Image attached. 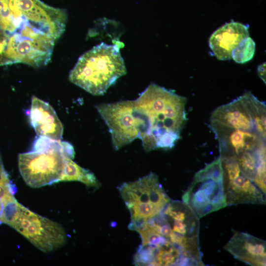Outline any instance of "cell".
I'll list each match as a JSON object with an SVG mask.
<instances>
[{
    "instance_id": "obj_6",
    "label": "cell",
    "mask_w": 266,
    "mask_h": 266,
    "mask_svg": "<svg viewBox=\"0 0 266 266\" xmlns=\"http://www.w3.org/2000/svg\"><path fill=\"white\" fill-rule=\"evenodd\" d=\"M182 199L199 218L227 206L220 157L195 173Z\"/></svg>"
},
{
    "instance_id": "obj_18",
    "label": "cell",
    "mask_w": 266,
    "mask_h": 266,
    "mask_svg": "<svg viewBox=\"0 0 266 266\" xmlns=\"http://www.w3.org/2000/svg\"><path fill=\"white\" fill-rule=\"evenodd\" d=\"M18 28V24L9 8V0H0V30L8 35Z\"/></svg>"
},
{
    "instance_id": "obj_10",
    "label": "cell",
    "mask_w": 266,
    "mask_h": 266,
    "mask_svg": "<svg viewBox=\"0 0 266 266\" xmlns=\"http://www.w3.org/2000/svg\"><path fill=\"white\" fill-rule=\"evenodd\" d=\"M96 107L108 128L115 150L139 138L143 130V121L133 100L102 103Z\"/></svg>"
},
{
    "instance_id": "obj_15",
    "label": "cell",
    "mask_w": 266,
    "mask_h": 266,
    "mask_svg": "<svg viewBox=\"0 0 266 266\" xmlns=\"http://www.w3.org/2000/svg\"><path fill=\"white\" fill-rule=\"evenodd\" d=\"M248 36V25L232 21L212 33L209 39V46L218 60H228L232 58L233 51L243 39Z\"/></svg>"
},
{
    "instance_id": "obj_16",
    "label": "cell",
    "mask_w": 266,
    "mask_h": 266,
    "mask_svg": "<svg viewBox=\"0 0 266 266\" xmlns=\"http://www.w3.org/2000/svg\"><path fill=\"white\" fill-rule=\"evenodd\" d=\"M72 160L68 158L66 159L64 172L59 182L79 181L87 186L98 188L100 184L94 174L81 167Z\"/></svg>"
},
{
    "instance_id": "obj_5",
    "label": "cell",
    "mask_w": 266,
    "mask_h": 266,
    "mask_svg": "<svg viewBox=\"0 0 266 266\" xmlns=\"http://www.w3.org/2000/svg\"><path fill=\"white\" fill-rule=\"evenodd\" d=\"M266 106L250 92L216 108L210 118L213 131L239 130L266 136Z\"/></svg>"
},
{
    "instance_id": "obj_19",
    "label": "cell",
    "mask_w": 266,
    "mask_h": 266,
    "mask_svg": "<svg viewBox=\"0 0 266 266\" xmlns=\"http://www.w3.org/2000/svg\"><path fill=\"white\" fill-rule=\"evenodd\" d=\"M8 34L0 30V66L12 64L6 55Z\"/></svg>"
},
{
    "instance_id": "obj_2",
    "label": "cell",
    "mask_w": 266,
    "mask_h": 266,
    "mask_svg": "<svg viewBox=\"0 0 266 266\" xmlns=\"http://www.w3.org/2000/svg\"><path fill=\"white\" fill-rule=\"evenodd\" d=\"M126 72L119 47L101 42L79 57L69 80L92 95H102Z\"/></svg>"
},
{
    "instance_id": "obj_8",
    "label": "cell",
    "mask_w": 266,
    "mask_h": 266,
    "mask_svg": "<svg viewBox=\"0 0 266 266\" xmlns=\"http://www.w3.org/2000/svg\"><path fill=\"white\" fill-rule=\"evenodd\" d=\"M7 225L44 252L57 250L66 241V233L60 224L36 214L19 202Z\"/></svg>"
},
{
    "instance_id": "obj_3",
    "label": "cell",
    "mask_w": 266,
    "mask_h": 266,
    "mask_svg": "<svg viewBox=\"0 0 266 266\" xmlns=\"http://www.w3.org/2000/svg\"><path fill=\"white\" fill-rule=\"evenodd\" d=\"M75 151L67 141L39 136L31 151L19 154L18 167L26 183L39 188L59 182L66 159H73Z\"/></svg>"
},
{
    "instance_id": "obj_9",
    "label": "cell",
    "mask_w": 266,
    "mask_h": 266,
    "mask_svg": "<svg viewBox=\"0 0 266 266\" xmlns=\"http://www.w3.org/2000/svg\"><path fill=\"white\" fill-rule=\"evenodd\" d=\"M56 40L39 29L24 25L8 35L6 55L11 64L45 66L51 60Z\"/></svg>"
},
{
    "instance_id": "obj_14",
    "label": "cell",
    "mask_w": 266,
    "mask_h": 266,
    "mask_svg": "<svg viewBox=\"0 0 266 266\" xmlns=\"http://www.w3.org/2000/svg\"><path fill=\"white\" fill-rule=\"evenodd\" d=\"M29 116L31 124L38 136L55 140L61 139L63 124L48 102L33 97Z\"/></svg>"
},
{
    "instance_id": "obj_11",
    "label": "cell",
    "mask_w": 266,
    "mask_h": 266,
    "mask_svg": "<svg viewBox=\"0 0 266 266\" xmlns=\"http://www.w3.org/2000/svg\"><path fill=\"white\" fill-rule=\"evenodd\" d=\"M9 8L19 25L28 23L57 40L65 30L67 14L64 9L49 6L40 0H9Z\"/></svg>"
},
{
    "instance_id": "obj_12",
    "label": "cell",
    "mask_w": 266,
    "mask_h": 266,
    "mask_svg": "<svg viewBox=\"0 0 266 266\" xmlns=\"http://www.w3.org/2000/svg\"><path fill=\"white\" fill-rule=\"evenodd\" d=\"M228 205L266 204V195L241 170L234 157L220 155Z\"/></svg>"
},
{
    "instance_id": "obj_7",
    "label": "cell",
    "mask_w": 266,
    "mask_h": 266,
    "mask_svg": "<svg viewBox=\"0 0 266 266\" xmlns=\"http://www.w3.org/2000/svg\"><path fill=\"white\" fill-rule=\"evenodd\" d=\"M132 223L146 222L160 214L170 201L157 175L152 172L118 187Z\"/></svg>"
},
{
    "instance_id": "obj_17",
    "label": "cell",
    "mask_w": 266,
    "mask_h": 266,
    "mask_svg": "<svg viewBox=\"0 0 266 266\" xmlns=\"http://www.w3.org/2000/svg\"><path fill=\"white\" fill-rule=\"evenodd\" d=\"M255 46L252 38L249 36L245 38L233 51L232 58L235 62L239 64L250 61L254 57Z\"/></svg>"
},
{
    "instance_id": "obj_4",
    "label": "cell",
    "mask_w": 266,
    "mask_h": 266,
    "mask_svg": "<svg viewBox=\"0 0 266 266\" xmlns=\"http://www.w3.org/2000/svg\"><path fill=\"white\" fill-rule=\"evenodd\" d=\"M199 218L183 201H170L163 210L151 219L152 226L168 241L189 253L202 258L199 244Z\"/></svg>"
},
{
    "instance_id": "obj_1",
    "label": "cell",
    "mask_w": 266,
    "mask_h": 266,
    "mask_svg": "<svg viewBox=\"0 0 266 266\" xmlns=\"http://www.w3.org/2000/svg\"><path fill=\"white\" fill-rule=\"evenodd\" d=\"M133 100L143 121L139 138L145 150L172 148L187 121L186 98L151 83Z\"/></svg>"
},
{
    "instance_id": "obj_13",
    "label": "cell",
    "mask_w": 266,
    "mask_h": 266,
    "mask_svg": "<svg viewBox=\"0 0 266 266\" xmlns=\"http://www.w3.org/2000/svg\"><path fill=\"white\" fill-rule=\"evenodd\" d=\"M224 248L235 259L246 264L266 265V241L249 233L235 232Z\"/></svg>"
},
{
    "instance_id": "obj_20",
    "label": "cell",
    "mask_w": 266,
    "mask_h": 266,
    "mask_svg": "<svg viewBox=\"0 0 266 266\" xmlns=\"http://www.w3.org/2000/svg\"><path fill=\"white\" fill-rule=\"evenodd\" d=\"M258 73L260 77L266 82V63L258 66Z\"/></svg>"
}]
</instances>
